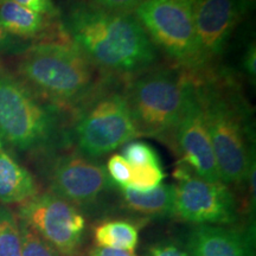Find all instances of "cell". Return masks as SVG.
Here are the masks:
<instances>
[{
    "label": "cell",
    "mask_w": 256,
    "mask_h": 256,
    "mask_svg": "<svg viewBox=\"0 0 256 256\" xmlns=\"http://www.w3.org/2000/svg\"><path fill=\"white\" fill-rule=\"evenodd\" d=\"M60 20L70 43L107 75L130 80L158 66L159 51L133 14L82 0L70 5Z\"/></svg>",
    "instance_id": "cell-1"
},
{
    "label": "cell",
    "mask_w": 256,
    "mask_h": 256,
    "mask_svg": "<svg viewBox=\"0 0 256 256\" xmlns=\"http://www.w3.org/2000/svg\"><path fill=\"white\" fill-rule=\"evenodd\" d=\"M196 78L220 182L246 185L255 165L250 104L230 72L214 69Z\"/></svg>",
    "instance_id": "cell-2"
},
{
    "label": "cell",
    "mask_w": 256,
    "mask_h": 256,
    "mask_svg": "<svg viewBox=\"0 0 256 256\" xmlns=\"http://www.w3.org/2000/svg\"><path fill=\"white\" fill-rule=\"evenodd\" d=\"M42 100L72 114L112 78L70 42L32 43L6 66Z\"/></svg>",
    "instance_id": "cell-3"
},
{
    "label": "cell",
    "mask_w": 256,
    "mask_h": 256,
    "mask_svg": "<svg viewBox=\"0 0 256 256\" xmlns=\"http://www.w3.org/2000/svg\"><path fill=\"white\" fill-rule=\"evenodd\" d=\"M72 114L42 100L0 63V142L36 158L72 147Z\"/></svg>",
    "instance_id": "cell-4"
},
{
    "label": "cell",
    "mask_w": 256,
    "mask_h": 256,
    "mask_svg": "<svg viewBox=\"0 0 256 256\" xmlns=\"http://www.w3.org/2000/svg\"><path fill=\"white\" fill-rule=\"evenodd\" d=\"M194 74L176 66H156L124 86L138 136H150L170 145L184 110Z\"/></svg>",
    "instance_id": "cell-5"
},
{
    "label": "cell",
    "mask_w": 256,
    "mask_h": 256,
    "mask_svg": "<svg viewBox=\"0 0 256 256\" xmlns=\"http://www.w3.org/2000/svg\"><path fill=\"white\" fill-rule=\"evenodd\" d=\"M126 82L112 78L72 114L69 139L75 151L98 160L136 139L124 94Z\"/></svg>",
    "instance_id": "cell-6"
},
{
    "label": "cell",
    "mask_w": 256,
    "mask_h": 256,
    "mask_svg": "<svg viewBox=\"0 0 256 256\" xmlns=\"http://www.w3.org/2000/svg\"><path fill=\"white\" fill-rule=\"evenodd\" d=\"M133 14L156 50L174 66L200 74L194 0H144Z\"/></svg>",
    "instance_id": "cell-7"
},
{
    "label": "cell",
    "mask_w": 256,
    "mask_h": 256,
    "mask_svg": "<svg viewBox=\"0 0 256 256\" xmlns=\"http://www.w3.org/2000/svg\"><path fill=\"white\" fill-rule=\"evenodd\" d=\"M50 192L81 209H90L115 188L106 168L69 147L40 158Z\"/></svg>",
    "instance_id": "cell-8"
},
{
    "label": "cell",
    "mask_w": 256,
    "mask_h": 256,
    "mask_svg": "<svg viewBox=\"0 0 256 256\" xmlns=\"http://www.w3.org/2000/svg\"><path fill=\"white\" fill-rule=\"evenodd\" d=\"M17 218L46 240L60 256H80L87 223L82 211L52 192H38L18 204Z\"/></svg>",
    "instance_id": "cell-9"
},
{
    "label": "cell",
    "mask_w": 256,
    "mask_h": 256,
    "mask_svg": "<svg viewBox=\"0 0 256 256\" xmlns=\"http://www.w3.org/2000/svg\"><path fill=\"white\" fill-rule=\"evenodd\" d=\"M174 216L194 226H232L238 220L235 194L222 182L200 178L186 166L174 171Z\"/></svg>",
    "instance_id": "cell-10"
},
{
    "label": "cell",
    "mask_w": 256,
    "mask_h": 256,
    "mask_svg": "<svg viewBox=\"0 0 256 256\" xmlns=\"http://www.w3.org/2000/svg\"><path fill=\"white\" fill-rule=\"evenodd\" d=\"M252 8L247 0H194L200 74L215 69L234 31Z\"/></svg>",
    "instance_id": "cell-11"
},
{
    "label": "cell",
    "mask_w": 256,
    "mask_h": 256,
    "mask_svg": "<svg viewBox=\"0 0 256 256\" xmlns=\"http://www.w3.org/2000/svg\"><path fill=\"white\" fill-rule=\"evenodd\" d=\"M168 146L174 148L179 156L178 164L186 166L206 180L220 182L198 92L196 75Z\"/></svg>",
    "instance_id": "cell-12"
},
{
    "label": "cell",
    "mask_w": 256,
    "mask_h": 256,
    "mask_svg": "<svg viewBox=\"0 0 256 256\" xmlns=\"http://www.w3.org/2000/svg\"><path fill=\"white\" fill-rule=\"evenodd\" d=\"M185 249L190 256H254V238L232 226H194Z\"/></svg>",
    "instance_id": "cell-13"
},
{
    "label": "cell",
    "mask_w": 256,
    "mask_h": 256,
    "mask_svg": "<svg viewBox=\"0 0 256 256\" xmlns=\"http://www.w3.org/2000/svg\"><path fill=\"white\" fill-rule=\"evenodd\" d=\"M0 28L28 43L69 42L60 17L52 18L37 14L14 0H4L0 4Z\"/></svg>",
    "instance_id": "cell-14"
},
{
    "label": "cell",
    "mask_w": 256,
    "mask_h": 256,
    "mask_svg": "<svg viewBox=\"0 0 256 256\" xmlns=\"http://www.w3.org/2000/svg\"><path fill=\"white\" fill-rule=\"evenodd\" d=\"M40 192L36 178L8 151H0V204H20Z\"/></svg>",
    "instance_id": "cell-15"
},
{
    "label": "cell",
    "mask_w": 256,
    "mask_h": 256,
    "mask_svg": "<svg viewBox=\"0 0 256 256\" xmlns=\"http://www.w3.org/2000/svg\"><path fill=\"white\" fill-rule=\"evenodd\" d=\"M127 209L151 217L174 216V185L160 184L151 191L140 192L133 188H120Z\"/></svg>",
    "instance_id": "cell-16"
},
{
    "label": "cell",
    "mask_w": 256,
    "mask_h": 256,
    "mask_svg": "<svg viewBox=\"0 0 256 256\" xmlns=\"http://www.w3.org/2000/svg\"><path fill=\"white\" fill-rule=\"evenodd\" d=\"M94 240L98 247L134 252L139 244V230L128 220H107L94 229Z\"/></svg>",
    "instance_id": "cell-17"
},
{
    "label": "cell",
    "mask_w": 256,
    "mask_h": 256,
    "mask_svg": "<svg viewBox=\"0 0 256 256\" xmlns=\"http://www.w3.org/2000/svg\"><path fill=\"white\" fill-rule=\"evenodd\" d=\"M0 256H22L17 215L2 204H0Z\"/></svg>",
    "instance_id": "cell-18"
},
{
    "label": "cell",
    "mask_w": 256,
    "mask_h": 256,
    "mask_svg": "<svg viewBox=\"0 0 256 256\" xmlns=\"http://www.w3.org/2000/svg\"><path fill=\"white\" fill-rule=\"evenodd\" d=\"M165 177L166 174L162 171V166H132V176H130L127 188L140 192L151 191L159 186Z\"/></svg>",
    "instance_id": "cell-19"
},
{
    "label": "cell",
    "mask_w": 256,
    "mask_h": 256,
    "mask_svg": "<svg viewBox=\"0 0 256 256\" xmlns=\"http://www.w3.org/2000/svg\"><path fill=\"white\" fill-rule=\"evenodd\" d=\"M22 241V256H60L46 240L18 220Z\"/></svg>",
    "instance_id": "cell-20"
},
{
    "label": "cell",
    "mask_w": 256,
    "mask_h": 256,
    "mask_svg": "<svg viewBox=\"0 0 256 256\" xmlns=\"http://www.w3.org/2000/svg\"><path fill=\"white\" fill-rule=\"evenodd\" d=\"M122 156L130 162V166H162L156 150L144 142H134L133 140V142L126 144L124 146Z\"/></svg>",
    "instance_id": "cell-21"
},
{
    "label": "cell",
    "mask_w": 256,
    "mask_h": 256,
    "mask_svg": "<svg viewBox=\"0 0 256 256\" xmlns=\"http://www.w3.org/2000/svg\"><path fill=\"white\" fill-rule=\"evenodd\" d=\"M106 171L115 186L119 188H127L130 176H132V166L124 158L122 154L112 156L107 162Z\"/></svg>",
    "instance_id": "cell-22"
},
{
    "label": "cell",
    "mask_w": 256,
    "mask_h": 256,
    "mask_svg": "<svg viewBox=\"0 0 256 256\" xmlns=\"http://www.w3.org/2000/svg\"><path fill=\"white\" fill-rule=\"evenodd\" d=\"M30 44L32 43L19 40L0 28V55L10 57L17 56L24 50H26Z\"/></svg>",
    "instance_id": "cell-23"
},
{
    "label": "cell",
    "mask_w": 256,
    "mask_h": 256,
    "mask_svg": "<svg viewBox=\"0 0 256 256\" xmlns=\"http://www.w3.org/2000/svg\"><path fill=\"white\" fill-rule=\"evenodd\" d=\"M89 4L118 14H134L144 0H84Z\"/></svg>",
    "instance_id": "cell-24"
},
{
    "label": "cell",
    "mask_w": 256,
    "mask_h": 256,
    "mask_svg": "<svg viewBox=\"0 0 256 256\" xmlns=\"http://www.w3.org/2000/svg\"><path fill=\"white\" fill-rule=\"evenodd\" d=\"M144 256H190L185 247L177 242L162 241L150 246Z\"/></svg>",
    "instance_id": "cell-25"
},
{
    "label": "cell",
    "mask_w": 256,
    "mask_h": 256,
    "mask_svg": "<svg viewBox=\"0 0 256 256\" xmlns=\"http://www.w3.org/2000/svg\"><path fill=\"white\" fill-rule=\"evenodd\" d=\"M14 2L37 14L52 18L60 17L58 8L54 4L52 0H14Z\"/></svg>",
    "instance_id": "cell-26"
},
{
    "label": "cell",
    "mask_w": 256,
    "mask_h": 256,
    "mask_svg": "<svg viewBox=\"0 0 256 256\" xmlns=\"http://www.w3.org/2000/svg\"><path fill=\"white\" fill-rule=\"evenodd\" d=\"M243 72L247 74L250 81L255 82L256 78V46L255 43H250L244 51L242 58Z\"/></svg>",
    "instance_id": "cell-27"
},
{
    "label": "cell",
    "mask_w": 256,
    "mask_h": 256,
    "mask_svg": "<svg viewBox=\"0 0 256 256\" xmlns=\"http://www.w3.org/2000/svg\"><path fill=\"white\" fill-rule=\"evenodd\" d=\"M87 256H138L134 252L124 250V249L107 248L95 246L89 250Z\"/></svg>",
    "instance_id": "cell-28"
},
{
    "label": "cell",
    "mask_w": 256,
    "mask_h": 256,
    "mask_svg": "<svg viewBox=\"0 0 256 256\" xmlns=\"http://www.w3.org/2000/svg\"><path fill=\"white\" fill-rule=\"evenodd\" d=\"M247 2H248L249 4H250L252 6H254V2H255V0H247Z\"/></svg>",
    "instance_id": "cell-29"
},
{
    "label": "cell",
    "mask_w": 256,
    "mask_h": 256,
    "mask_svg": "<svg viewBox=\"0 0 256 256\" xmlns=\"http://www.w3.org/2000/svg\"><path fill=\"white\" fill-rule=\"evenodd\" d=\"M0 151H5L4 146H2V142H0Z\"/></svg>",
    "instance_id": "cell-30"
},
{
    "label": "cell",
    "mask_w": 256,
    "mask_h": 256,
    "mask_svg": "<svg viewBox=\"0 0 256 256\" xmlns=\"http://www.w3.org/2000/svg\"><path fill=\"white\" fill-rule=\"evenodd\" d=\"M2 2H4V0H0V4H2Z\"/></svg>",
    "instance_id": "cell-31"
}]
</instances>
